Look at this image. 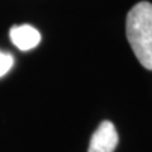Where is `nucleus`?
<instances>
[{"instance_id": "20e7f679", "label": "nucleus", "mask_w": 152, "mask_h": 152, "mask_svg": "<svg viewBox=\"0 0 152 152\" xmlns=\"http://www.w3.org/2000/svg\"><path fill=\"white\" fill-rule=\"evenodd\" d=\"M14 65V57L9 52L0 51V77L5 76Z\"/></svg>"}, {"instance_id": "f03ea898", "label": "nucleus", "mask_w": 152, "mask_h": 152, "mask_svg": "<svg viewBox=\"0 0 152 152\" xmlns=\"http://www.w3.org/2000/svg\"><path fill=\"white\" fill-rule=\"evenodd\" d=\"M118 133L109 121L102 122L90 138L88 152H114L118 145Z\"/></svg>"}, {"instance_id": "f257e3e1", "label": "nucleus", "mask_w": 152, "mask_h": 152, "mask_svg": "<svg viewBox=\"0 0 152 152\" xmlns=\"http://www.w3.org/2000/svg\"><path fill=\"white\" fill-rule=\"evenodd\" d=\"M126 33L133 53L141 65L152 70V4L141 1L127 15Z\"/></svg>"}, {"instance_id": "7ed1b4c3", "label": "nucleus", "mask_w": 152, "mask_h": 152, "mask_svg": "<svg viewBox=\"0 0 152 152\" xmlns=\"http://www.w3.org/2000/svg\"><path fill=\"white\" fill-rule=\"evenodd\" d=\"M13 45L20 51H29L39 45L41 33L29 24L14 26L9 32Z\"/></svg>"}]
</instances>
